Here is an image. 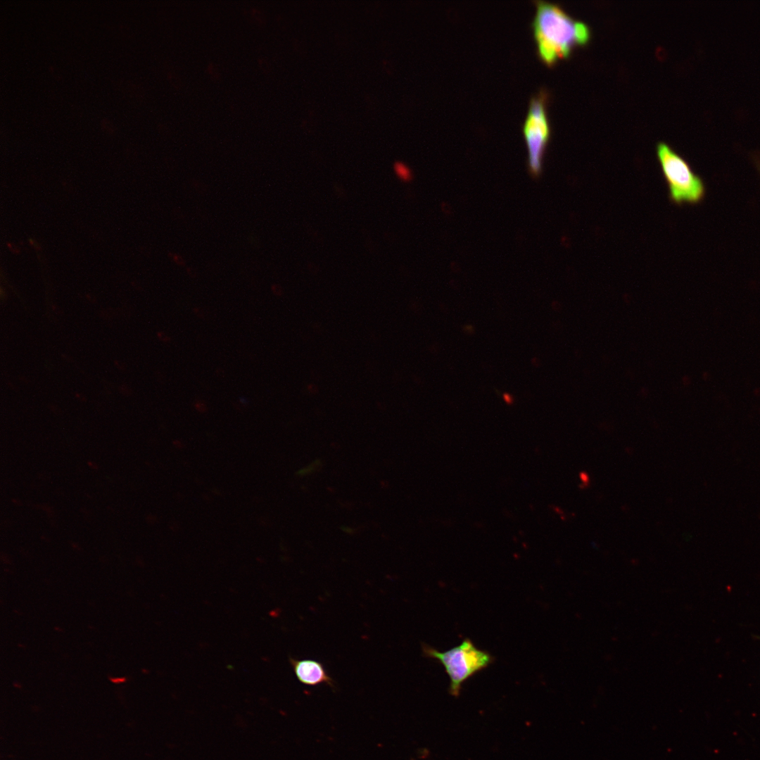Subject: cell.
Returning a JSON list of instances; mask_svg holds the SVG:
<instances>
[{
    "mask_svg": "<svg viewBox=\"0 0 760 760\" xmlns=\"http://www.w3.org/2000/svg\"><path fill=\"white\" fill-rule=\"evenodd\" d=\"M422 649L425 657L437 660L444 667L450 678L449 692L454 697L459 696L465 681L493 661L488 652L478 649L469 638L445 652H439L425 643Z\"/></svg>",
    "mask_w": 760,
    "mask_h": 760,
    "instance_id": "cell-2",
    "label": "cell"
},
{
    "mask_svg": "<svg viewBox=\"0 0 760 760\" xmlns=\"http://www.w3.org/2000/svg\"><path fill=\"white\" fill-rule=\"evenodd\" d=\"M289 661L296 678L301 683L309 686L326 684L334 687V680L321 662L314 659L300 660L291 657Z\"/></svg>",
    "mask_w": 760,
    "mask_h": 760,
    "instance_id": "cell-5",
    "label": "cell"
},
{
    "mask_svg": "<svg viewBox=\"0 0 760 760\" xmlns=\"http://www.w3.org/2000/svg\"><path fill=\"white\" fill-rule=\"evenodd\" d=\"M536 11L532 22L538 53L547 64L568 56L576 46L588 42L590 37L588 26L574 20L559 6L536 1Z\"/></svg>",
    "mask_w": 760,
    "mask_h": 760,
    "instance_id": "cell-1",
    "label": "cell"
},
{
    "mask_svg": "<svg viewBox=\"0 0 760 760\" xmlns=\"http://www.w3.org/2000/svg\"><path fill=\"white\" fill-rule=\"evenodd\" d=\"M503 399L507 404H512L514 400L513 397L507 393L503 394Z\"/></svg>",
    "mask_w": 760,
    "mask_h": 760,
    "instance_id": "cell-7",
    "label": "cell"
},
{
    "mask_svg": "<svg viewBox=\"0 0 760 760\" xmlns=\"http://www.w3.org/2000/svg\"><path fill=\"white\" fill-rule=\"evenodd\" d=\"M657 152L671 200L678 204L702 201L706 194L705 185L690 165L664 143L658 144Z\"/></svg>",
    "mask_w": 760,
    "mask_h": 760,
    "instance_id": "cell-3",
    "label": "cell"
},
{
    "mask_svg": "<svg viewBox=\"0 0 760 760\" xmlns=\"http://www.w3.org/2000/svg\"><path fill=\"white\" fill-rule=\"evenodd\" d=\"M394 170L398 177L402 180L407 181L410 179V171L409 168L403 163H396L394 165Z\"/></svg>",
    "mask_w": 760,
    "mask_h": 760,
    "instance_id": "cell-6",
    "label": "cell"
},
{
    "mask_svg": "<svg viewBox=\"0 0 760 760\" xmlns=\"http://www.w3.org/2000/svg\"><path fill=\"white\" fill-rule=\"evenodd\" d=\"M758 165H759V170H760V163H758Z\"/></svg>",
    "mask_w": 760,
    "mask_h": 760,
    "instance_id": "cell-8",
    "label": "cell"
},
{
    "mask_svg": "<svg viewBox=\"0 0 760 760\" xmlns=\"http://www.w3.org/2000/svg\"><path fill=\"white\" fill-rule=\"evenodd\" d=\"M547 94L540 91L531 97L523 131L528 152L530 173L538 176L550 129L546 113Z\"/></svg>",
    "mask_w": 760,
    "mask_h": 760,
    "instance_id": "cell-4",
    "label": "cell"
}]
</instances>
